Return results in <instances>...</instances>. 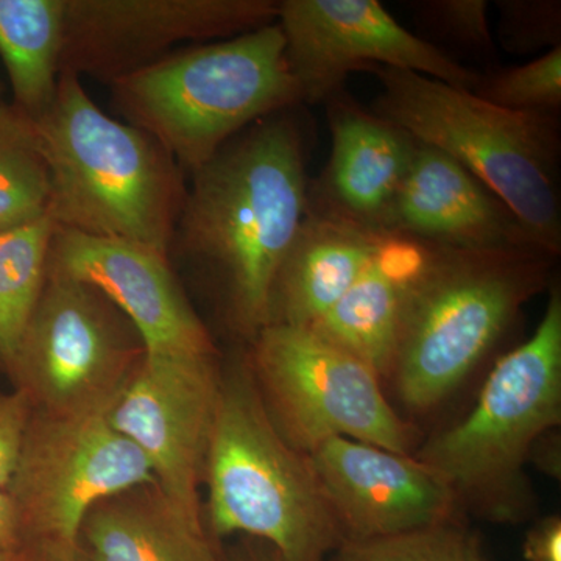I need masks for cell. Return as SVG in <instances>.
I'll return each mask as SVG.
<instances>
[{"instance_id":"30bf717a","label":"cell","mask_w":561,"mask_h":561,"mask_svg":"<svg viewBox=\"0 0 561 561\" xmlns=\"http://www.w3.org/2000/svg\"><path fill=\"white\" fill-rule=\"evenodd\" d=\"M157 482L146 457L114 430L108 413L33 411L7 493L24 541L79 548V531L98 502Z\"/></svg>"},{"instance_id":"d6a6232c","label":"cell","mask_w":561,"mask_h":561,"mask_svg":"<svg viewBox=\"0 0 561 561\" xmlns=\"http://www.w3.org/2000/svg\"><path fill=\"white\" fill-rule=\"evenodd\" d=\"M224 561H280V559L271 546L261 542V548L245 549V551L234 553L230 559Z\"/></svg>"},{"instance_id":"7c38bea8","label":"cell","mask_w":561,"mask_h":561,"mask_svg":"<svg viewBox=\"0 0 561 561\" xmlns=\"http://www.w3.org/2000/svg\"><path fill=\"white\" fill-rule=\"evenodd\" d=\"M220 379V354L146 351L108 412L114 430L146 457L173 507L202 527L201 489Z\"/></svg>"},{"instance_id":"9a60e30c","label":"cell","mask_w":561,"mask_h":561,"mask_svg":"<svg viewBox=\"0 0 561 561\" xmlns=\"http://www.w3.org/2000/svg\"><path fill=\"white\" fill-rule=\"evenodd\" d=\"M47 272L94 287L135 324L149 353L219 354L168 254L81 232L55 230Z\"/></svg>"},{"instance_id":"ac0fdd59","label":"cell","mask_w":561,"mask_h":561,"mask_svg":"<svg viewBox=\"0 0 561 561\" xmlns=\"http://www.w3.org/2000/svg\"><path fill=\"white\" fill-rule=\"evenodd\" d=\"M382 236V230L308 202L305 219L273 279L267 324L312 328L319 323L359 278Z\"/></svg>"},{"instance_id":"836d02e7","label":"cell","mask_w":561,"mask_h":561,"mask_svg":"<svg viewBox=\"0 0 561 561\" xmlns=\"http://www.w3.org/2000/svg\"><path fill=\"white\" fill-rule=\"evenodd\" d=\"M10 110V103L5 102V99H3L2 94V84H0V117L3 116V114L7 113V111Z\"/></svg>"},{"instance_id":"4316f807","label":"cell","mask_w":561,"mask_h":561,"mask_svg":"<svg viewBox=\"0 0 561 561\" xmlns=\"http://www.w3.org/2000/svg\"><path fill=\"white\" fill-rule=\"evenodd\" d=\"M500 39L516 54L561 46L559 0H501Z\"/></svg>"},{"instance_id":"2e32d148","label":"cell","mask_w":561,"mask_h":561,"mask_svg":"<svg viewBox=\"0 0 561 561\" xmlns=\"http://www.w3.org/2000/svg\"><path fill=\"white\" fill-rule=\"evenodd\" d=\"M381 230L440 249L542 250L481 180L448 154L420 142Z\"/></svg>"},{"instance_id":"6da1fadb","label":"cell","mask_w":561,"mask_h":561,"mask_svg":"<svg viewBox=\"0 0 561 561\" xmlns=\"http://www.w3.org/2000/svg\"><path fill=\"white\" fill-rule=\"evenodd\" d=\"M187 179L169 257L209 276L245 346L267 324L273 279L308 209L300 125L290 110L257 121Z\"/></svg>"},{"instance_id":"7402d4cb","label":"cell","mask_w":561,"mask_h":561,"mask_svg":"<svg viewBox=\"0 0 561 561\" xmlns=\"http://www.w3.org/2000/svg\"><path fill=\"white\" fill-rule=\"evenodd\" d=\"M55 230L44 217L0 234V373L5 375L46 283Z\"/></svg>"},{"instance_id":"83f0119b","label":"cell","mask_w":561,"mask_h":561,"mask_svg":"<svg viewBox=\"0 0 561 561\" xmlns=\"http://www.w3.org/2000/svg\"><path fill=\"white\" fill-rule=\"evenodd\" d=\"M33 408L21 390L0 391V490L9 489L31 424Z\"/></svg>"},{"instance_id":"5b68a950","label":"cell","mask_w":561,"mask_h":561,"mask_svg":"<svg viewBox=\"0 0 561 561\" xmlns=\"http://www.w3.org/2000/svg\"><path fill=\"white\" fill-rule=\"evenodd\" d=\"M561 424V290L549 289L537 330L494 364L465 419L413 451L445 479L461 512L494 524L535 518L531 448Z\"/></svg>"},{"instance_id":"1f68e13d","label":"cell","mask_w":561,"mask_h":561,"mask_svg":"<svg viewBox=\"0 0 561 561\" xmlns=\"http://www.w3.org/2000/svg\"><path fill=\"white\" fill-rule=\"evenodd\" d=\"M3 561H88L80 549L62 546L44 545V542L24 541L16 552Z\"/></svg>"},{"instance_id":"f546056e","label":"cell","mask_w":561,"mask_h":561,"mask_svg":"<svg viewBox=\"0 0 561 561\" xmlns=\"http://www.w3.org/2000/svg\"><path fill=\"white\" fill-rule=\"evenodd\" d=\"M24 545L16 505L5 490H0V561Z\"/></svg>"},{"instance_id":"3957f363","label":"cell","mask_w":561,"mask_h":561,"mask_svg":"<svg viewBox=\"0 0 561 561\" xmlns=\"http://www.w3.org/2000/svg\"><path fill=\"white\" fill-rule=\"evenodd\" d=\"M559 257L542 250L432 245L413 289L386 381L402 408L430 415L467 383L548 287Z\"/></svg>"},{"instance_id":"5bb4252c","label":"cell","mask_w":561,"mask_h":561,"mask_svg":"<svg viewBox=\"0 0 561 561\" xmlns=\"http://www.w3.org/2000/svg\"><path fill=\"white\" fill-rule=\"evenodd\" d=\"M308 456L343 541L465 522L445 479L413 454L335 437Z\"/></svg>"},{"instance_id":"d6986e66","label":"cell","mask_w":561,"mask_h":561,"mask_svg":"<svg viewBox=\"0 0 561 561\" xmlns=\"http://www.w3.org/2000/svg\"><path fill=\"white\" fill-rule=\"evenodd\" d=\"M431 251L427 243L383 231L359 278L311 330L365 362L386 381L402 321Z\"/></svg>"},{"instance_id":"7a4b0ae2","label":"cell","mask_w":561,"mask_h":561,"mask_svg":"<svg viewBox=\"0 0 561 561\" xmlns=\"http://www.w3.org/2000/svg\"><path fill=\"white\" fill-rule=\"evenodd\" d=\"M31 125L55 227L169 256L187 175L158 140L106 114L72 73H61L49 111Z\"/></svg>"},{"instance_id":"52a82bcc","label":"cell","mask_w":561,"mask_h":561,"mask_svg":"<svg viewBox=\"0 0 561 561\" xmlns=\"http://www.w3.org/2000/svg\"><path fill=\"white\" fill-rule=\"evenodd\" d=\"M381 91L370 110L420 144L448 154L513 210L535 242L559 257L560 121L518 113L421 73L371 70Z\"/></svg>"},{"instance_id":"277c9868","label":"cell","mask_w":561,"mask_h":561,"mask_svg":"<svg viewBox=\"0 0 561 561\" xmlns=\"http://www.w3.org/2000/svg\"><path fill=\"white\" fill-rule=\"evenodd\" d=\"M203 483L213 540L247 535L280 561H327L343 542L308 454L276 427L243 353L221 365Z\"/></svg>"},{"instance_id":"e0dca14e","label":"cell","mask_w":561,"mask_h":561,"mask_svg":"<svg viewBox=\"0 0 561 561\" xmlns=\"http://www.w3.org/2000/svg\"><path fill=\"white\" fill-rule=\"evenodd\" d=\"M331 131L330 162L317 183H309L311 205L381 230L416 142L342 90L324 102Z\"/></svg>"},{"instance_id":"8fae6325","label":"cell","mask_w":561,"mask_h":561,"mask_svg":"<svg viewBox=\"0 0 561 561\" xmlns=\"http://www.w3.org/2000/svg\"><path fill=\"white\" fill-rule=\"evenodd\" d=\"M279 0H65L61 73L113 87L179 49L275 24Z\"/></svg>"},{"instance_id":"d4e9b609","label":"cell","mask_w":561,"mask_h":561,"mask_svg":"<svg viewBox=\"0 0 561 561\" xmlns=\"http://www.w3.org/2000/svg\"><path fill=\"white\" fill-rule=\"evenodd\" d=\"M472 92L483 101L518 113L559 116L561 110V46L515 68L479 73Z\"/></svg>"},{"instance_id":"ba28073f","label":"cell","mask_w":561,"mask_h":561,"mask_svg":"<svg viewBox=\"0 0 561 561\" xmlns=\"http://www.w3.org/2000/svg\"><path fill=\"white\" fill-rule=\"evenodd\" d=\"M243 354L272 420L298 451L345 437L413 454L412 424L378 373L311 328L267 324Z\"/></svg>"},{"instance_id":"8992f818","label":"cell","mask_w":561,"mask_h":561,"mask_svg":"<svg viewBox=\"0 0 561 561\" xmlns=\"http://www.w3.org/2000/svg\"><path fill=\"white\" fill-rule=\"evenodd\" d=\"M110 90L122 119L158 140L187 176L257 121L302 105L278 22L180 47Z\"/></svg>"},{"instance_id":"484cf974","label":"cell","mask_w":561,"mask_h":561,"mask_svg":"<svg viewBox=\"0 0 561 561\" xmlns=\"http://www.w3.org/2000/svg\"><path fill=\"white\" fill-rule=\"evenodd\" d=\"M413 9L438 38L476 54L494 51L485 0H426Z\"/></svg>"},{"instance_id":"44dd1931","label":"cell","mask_w":561,"mask_h":561,"mask_svg":"<svg viewBox=\"0 0 561 561\" xmlns=\"http://www.w3.org/2000/svg\"><path fill=\"white\" fill-rule=\"evenodd\" d=\"M65 0H0V60L11 108L33 124L49 111L61 76Z\"/></svg>"},{"instance_id":"4fadbf2b","label":"cell","mask_w":561,"mask_h":561,"mask_svg":"<svg viewBox=\"0 0 561 561\" xmlns=\"http://www.w3.org/2000/svg\"><path fill=\"white\" fill-rule=\"evenodd\" d=\"M276 22L302 105L327 102L357 70H409L468 91L479 80V72L402 27L378 0H280Z\"/></svg>"},{"instance_id":"4dcf8cb0","label":"cell","mask_w":561,"mask_h":561,"mask_svg":"<svg viewBox=\"0 0 561 561\" xmlns=\"http://www.w3.org/2000/svg\"><path fill=\"white\" fill-rule=\"evenodd\" d=\"M529 465L538 471L545 472L548 478L561 479V434L560 427L546 432L531 448Z\"/></svg>"},{"instance_id":"9c48e42d","label":"cell","mask_w":561,"mask_h":561,"mask_svg":"<svg viewBox=\"0 0 561 561\" xmlns=\"http://www.w3.org/2000/svg\"><path fill=\"white\" fill-rule=\"evenodd\" d=\"M146 351L135 324L105 295L47 272L7 376L33 411L108 413Z\"/></svg>"},{"instance_id":"f1b7e54d","label":"cell","mask_w":561,"mask_h":561,"mask_svg":"<svg viewBox=\"0 0 561 561\" xmlns=\"http://www.w3.org/2000/svg\"><path fill=\"white\" fill-rule=\"evenodd\" d=\"M526 561H561V518L549 515L537 519L523 542Z\"/></svg>"},{"instance_id":"cb8c5ba5","label":"cell","mask_w":561,"mask_h":561,"mask_svg":"<svg viewBox=\"0 0 561 561\" xmlns=\"http://www.w3.org/2000/svg\"><path fill=\"white\" fill-rule=\"evenodd\" d=\"M327 561H493L465 522L438 524L391 537L343 541Z\"/></svg>"},{"instance_id":"603a6c76","label":"cell","mask_w":561,"mask_h":561,"mask_svg":"<svg viewBox=\"0 0 561 561\" xmlns=\"http://www.w3.org/2000/svg\"><path fill=\"white\" fill-rule=\"evenodd\" d=\"M50 181L32 125L13 108L0 117V234L49 217Z\"/></svg>"},{"instance_id":"ffe728a7","label":"cell","mask_w":561,"mask_h":561,"mask_svg":"<svg viewBox=\"0 0 561 561\" xmlns=\"http://www.w3.org/2000/svg\"><path fill=\"white\" fill-rule=\"evenodd\" d=\"M88 561H224L206 527L187 522L157 482L94 505L79 531Z\"/></svg>"}]
</instances>
